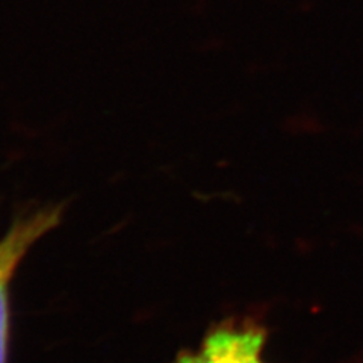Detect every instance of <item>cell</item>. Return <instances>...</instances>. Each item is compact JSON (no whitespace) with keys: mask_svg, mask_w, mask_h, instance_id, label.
Wrapping results in <instances>:
<instances>
[{"mask_svg":"<svg viewBox=\"0 0 363 363\" xmlns=\"http://www.w3.org/2000/svg\"><path fill=\"white\" fill-rule=\"evenodd\" d=\"M265 336L260 325L229 321L211 330L197 351L180 353L174 363H265Z\"/></svg>","mask_w":363,"mask_h":363,"instance_id":"6da1fadb","label":"cell"},{"mask_svg":"<svg viewBox=\"0 0 363 363\" xmlns=\"http://www.w3.org/2000/svg\"><path fill=\"white\" fill-rule=\"evenodd\" d=\"M30 248L20 247L6 255L0 260V363H6L8 353V330H9V309H8V289L14 271L21 259L26 256Z\"/></svg>","mask_w":363,"mask_h":363,"instance_id":"3957f363","label":"cell"},{"mask_svg":"<svg viewBox=\"0 0 363 363\" xmlns=\"http://www.w3.org/2000/svg\"><path fill=\"white\" fill-rule=\"evenodd\" d=\"M60 221L58 209L41 211L29 218H23L17 221L13 229L0 240V260L13 250L20 247H32L38 240L50 232Z\"/></svg>","mask_w":363,"mask_h":363,"instance_id":"7a4b0ae2","label":"cell"}]
</instances>
